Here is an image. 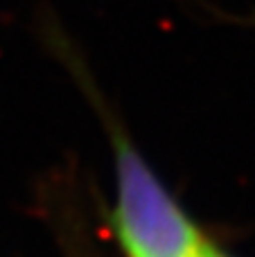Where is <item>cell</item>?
<instances>
[{
    "instance_id": "6da1fadb",
    "label": "cell",
    "mask_w": 255,
    "mask_h": 257,
    "mask_svg": "<svg viewBox=\"0 0 255 257\" xmlns=\"http://www.w3.org/2000/svg\"><path fill=\"white\" fill-rule=\"evenodd\" d=\"M113 142L117 167L115 230L126 255L206 257L210 244L117 128H113Z\"/></svg>"
},
{
    "instance_id": "7a4b0ae2",
    "label": "cell",
    "mask_w": 255,
    "mask_h": 257,
    "mask_svg": "<svg viewBox=\"0 0 255 257\" xmlns=\"http://www.w3.org/2000/svg\"><path fill=\"white\" fill-rule=\"evenodd\" d=\"M206 257H226L221 250H217V248H212V246H208V250H206Z\"/></svg>"
}]
</instances>
